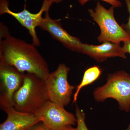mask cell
I'll return each instance as SVG.
<instances>
[{"instance_id": "cell-12", "label": "cell", "mask_w": 130, "mask_h": 130, "mask_svg": "<svg viewBox=\"0 0 130 130\" xmlns=\"http://www.w3.org/2000/svg\"><path fill=\"white\" fill-rule=\"evenodd\" d=\"M102 70L98 66H94L88 68L85 71L80 84L76 86L73 97V103L76 102L78 96L81 89L93 83L101 76Z\"/></svg>"}, {"instance_id": "cell-6", "label": "cell", "mask_w": 130, "mask_h": 130, "mask_svg": "<svg viewBox=\"0 0 130 130\" xmlns=\"http://www.w3.org/2000/svg\"><path fill=\"white\" fill-rule=\"evenodd\" d=\"M35 114L41 118L42 124L51 130H68L77 124L76 115L49 100Z\"/></svg>"}, {"instance_id": "cell-14", "label": "cell", "mask_w": 130, "mask_h": 130, "mask_svg": "<svg viewBox=\"0 0 130 130\" xmlns=\"http://www.w3.org/2000/svg\"><path fill=\"white\" fill-rule=\"evenodd\" d=\"M91 0H78V2L81 5H84ZM106 2L111 5L112 6L115 8L121 7L122 4L121 2L119 0H100Z\"/></svg>"}, {"instance_id": "cell-5", "label": "cell", "mask_w": 130, "mask_h": 130, "mask_svg": "<svg viewBox=\"0 0 130 130\" xmlns=\"http://www.w3.org/2000/svg\"><path fill=\"white\" fill-rule=\"evenodd\" d=\"M70 68L61 63L54 71L50 73L44 80L49 101L64 107L70 103L75 87L68 80Z\"/></svg>"}, {"instance_id": "cell-17", "label": "cell", "mask_w": 130, "mask_h": 130, "mask_svg": "<svg viewBox=\"0 0 130 130\" xmlns=\"http://www.w3.org/2000/svg\"><path fill=\"white\" fill-rule=\"evenodd\" d=\"M123 48L126 54L128 53L130 55V40L123 42Z\"/></svg>"}, {"instance_id": "cell-2", "label": "cell", "mask_w": 130, "mask_h": 130, "mask_svg": "<svg viewBox=\"0 0 130 130\" xmlns=\"http://www.w3.org/2000/svg\"><path fill=\"white\" fill-rule=\"evenodd\" d=\"M48 100L44 80L26 73L23 85L13 95V107L20 111L35 114Z\"/></svg>"}, {"instance_id": "cell-9", "label": "cell", "mask_w": 130, "mask_h": 130, "mask_svg": "<svg viewBox=\"0 0 130 130\" xmlns=\"http://www.w3.org/2000/svg\"><path fill=\"white\" fill-rule=\"evenodd\" d=\"M49 10L45 12V16L38 27L48 32L52 37L67 48L72 51L81 53L83 43L78 38L70 35L64 29L59 20L50 18Z\"/></svg>"}, {"instance_id": "cell-1", "label": "cell", "mask_w": 130, "mask_h": 130, "mask_svg": "<svg viewBox=\"0 0 130 130\" xmlns=\"http://www.w3.org/2000/svg\"><path fill=\"white\" fill-rule=\"evenodd\" d=\"M0 64L12 66L44 80L50 73L47 63L36 46L12 36L9 31L1 36Z\"/></svg>"}, {"instance_id": "cell-7", "label": "cell", "mask_w": 130, "mask_h": 130, "mask_svg": "<svg viewBox=\"0 0 130 130\" xmlns=\"http://www.w3.org/2000/svg\"><path fill=\"white\" fill-rule=\"evenodd\" d=\"M8 0H0V14H8L16 19L19 23L26 28L32 38V43L36 47L40 46V42L36 32L37 27L39 26L43 17L42 15L49 10L53 3L48 0H43L41 9L37 13H32L26 9L24 5L23 10L19 12L12 11L9 7Z\"/></svg>"}, {"instance_id": "cell-16", "label": "cell", "mask_w": 130, "mask_h": 130, "mask_svg": "<svg viewBox=\"0 0 130 130\" xmlns=\"http://www.w3.org/2000/svg\"><path fill=\"white\" fill-rule=\"evenodd\" d=\"M30 130H51L44 125L42 122L38 123L31 128Z\"/></svg>"}, {"instance_id": "cell-3", "label": "cell", "mask_w": 130, "mask_h": 130, "mask_svg": "<svg viewBox=\"0 0 130 130\" xmlns=\"http://www.w3.org/2000/svg\"><path fill=\"white\" fill-rule=\"evenodd\" d=\"M98 102L108 98L114 99L119 109L129 112L130 111V74L124 71H119L108 75L106 83L96 88L93 93Z\"/></svg>"}, {"instance_id": "cell-13", "label": "cell", "mask_w": 130, "mask_h": 130, "mask_svg": "<svg viewBox=\"0 0 130 130\" xmlns=\"http://www.w3.org/2000/svg\"><path fill=\"white\" fill-rule=\"evenodd\" d=\"M75 115L77 118V126L71 127L68 130H89L85 123V115L84 111L76 106Z\"/></svg>"}, {"instance_id": "cell-10", "label": "cell", "mask_w": 130, "mask_h": 130, "mask_svg": "<svg viewBox=\"0 0 130 130\" xmlns=\"http://www.w3.org/2000/svg\"><path fill=\"white\" fill-rule=\"evenodd\" d=\"M3 111L7 115V118L0 124V130H30L42 121V118L35 114L20 111L13 106Z\"/></svg>"}, {"instance_id": "cell-15", "label": "cell", "mask_w": 130, "mask_h": 130, "mask_svg": "<svg viewBox=\"0 0 130 130\" xmlns=\"http://www.w3.org/2000/svg\"><path fill=\"white\" fill-rule=\"evenodd\" d=\"M126 5L127 10L129 13V19L128 20V22L126 24H123L121 26L126 31L130 33V0H124Z\"/></svg>"}, {"instance_id": "cell-19", "label": "cell", "mask_w": 130, "mask_h": 130, "mask_svg": "<svg viewBox=\"0 0 130 130\" xmlns=\"http://www.w3.org/2000/svg\"><path fill=\"white\" fill-rule=\"evenodd\" d=\"M126 130H130V123L128 125V127H127V129Z\"/></svg>"}, {"instance_id": "cell-8", "label": "cell", "mask_w": 130, "mask_h": 130, "mask_svg": "<svg viewBox=\"0 0 130 130\" xmlns=\"http://www.w3.org/2000/svg\"><path fill=\"white\" fill-rule=\"evenodd\" d=\"M25 74L12 66L0 64V107L2 110L13 106V95L23 85Z\"/></svg>"}, {"instance_id": "cell-18", "label": "cell", "mask_w": 130, "mask_h": 130, "mask_svg": "<svg viewBox=\"0 0 130 130\" xmlns=\"http://www.w3.org/2000/svg\"><path fill=\"white\" fill-rule=\"evenodd\" d=\"M50 2L52 3H58L62 2L64 0H48Z\"/></svg>"}, {"instance_id": "cell-4", "label": "cell", "mask_w": 130, "mask_h": 130, "mask_svg": "<svg viewBox=\"0 0 130 130\" xmlns=\"http://www.w3.org/2000/svg\"><path fill=\"white\" fill-rule=\"evenodd\" d=\"M114 8L112 6L107 9L98 2L94 9H88L91 17L100 27L101 33L97 38L100 42L120 44L130 40V33L119 25L115 18Z\"/></svg>"}, {"instance_id": "cell-11", "label": "cell", "mask_w": 130, "mask_h": 130, "mask_svg": "<svg viewBox=\"0 0 130 130\" xmlns=\"http://www.w3.org/2000/svg\"><path fill=\"white\" fill-rule=\"evenodd\" d=\"M81 53L88 55L99 62H103L112 57L127 58L120 44L109 42H104L98 45L83 43Z\"/></svg>"}]
</instances>
